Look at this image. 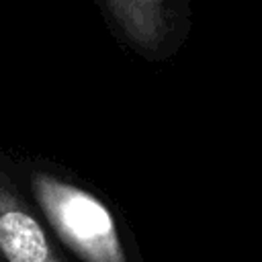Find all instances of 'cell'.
Here are the masks:
<instances>
[{
	"label": "cell",
	"instance_id": "cell-1",
	"mask_svg": "<svg viewBox=\"0 0 262 262\" xmlns=\"http://www.w3.org/2000/svg\"><path fill=\"white\" fill-rule=\"evenodd\" d=\"M33 194L47 221L84 262H127L115 219L90 192L51 178L33 176Z\"/></svg>",
	"mask_w": 262,
	"mask_h": 262
},
{
	"label": "cell",
	"instance_id": "cell-2",
	"mask_svg": "<svg viewBox=\"0 0 262 262\" xmlns=\"http://www.w3.org/2000/svg\"><path fill=\"white\" fill-rule=\"evenodd\" d=\"M0 262H61L35 215L0 188Z\"/></svg>",
	"mask_w": 262,
	"mask_h": 262
}]
</instances>
